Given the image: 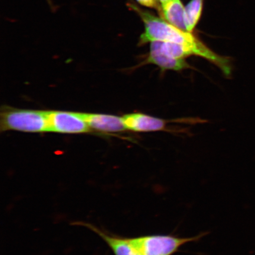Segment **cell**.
I'll use <instances>...</instances> for the list:
<instances>
[{
	"mask_svg": "<svg viewBox=\"0 0 255 255\" xmlns=\"http://www.w3.org/2000/svg\"><path fill=\"white\" fill-rule=\"evenodd\" d=\"M127 5L139 16L144 24V31L139 37V45L154 41L180 44L190 48L195 56L202 57L214 64L226 76L231 75V60L213 52L193 33L175 27L163 18L140 8L133 2H128Z\"/></svg>",
	"mask_w": 255,
	"mask_h": 255,
	"instance_id": "6da1fadb",
	"label": "cell"
},
{
	"mask_svg": "<svg viewBox=\"0 0 255 255\" xmlns=\"http://www.w3.org/2000/svg\"><path fill=\"white\" fill-rule=\"evenodd\" d=\"M1 131L50 132L49 111L17 109L4 106L0 114Z\"/></svg>",
	"mask_w": 255,
	"mask_h": 255,
	"instance_id": "7a4b0ae2",
	"label": "cell"
},
{
	"mask_svg": "<svg viewBox=\"0 0 255 255\" xmlns=\"http://www.w3.org/2000/svg\"><path fill=\"white\" fill-rule=\"evenodd\" d=\"M205 235L202 234L190 238H180L167 235H150L131 239L142 255H173L184 245L199 241Z\"/></svg>",
	"mask_w": 255,
	"mask_h": 255,
	"instance_id": "3957f363",
	"label": "cell"
},
{
	"mask_svg": "<svg viewBox=\"0 0 255 255\" xmlns=\"http://www.w3.org/2000/svg\"><path fill=\"white\" fill-rule=\"evenodd\" d=\"M50 132L77 134L91 131L84 113L49 111Z\"/></svg>",
	"mask_w": 255,
	"mask_h": 255,
	"instance_id": "277c9868",
	"label": "cell"
},
{
	"mask_svg": "<svg viewBox=\"0 0 255 255\" xmlns=\"http://www.w3.org/2000/svg\"><path fill=\"white\" fill-rule=\"evenodd\" d=\"M75 225L90 229L106 242L115 255H142L133 243L131 238H126L108 234L97 226L85 222H76Z\"/></svg>",
	"mask_w": 255,
	"mask_h": 255,
	"instance_id": "5b68a950",
	"label": "cell"
},
{
	"mask_svg": "<svg viewBox=\"0 0 255 255\" xmlns=\"http://www.w3.org/2000/svg\"><path fill=\"white\" fill-rule=\"evenodd\" d=\"M123 117L127 130L137 132L159 131L166 128L167 121L142 113L126 114Z\"/></svg>",
	"mask_w": 255,
	"mask_h": 255,
	"instance_id": "8992f818",
	"label": "cell"
},
{
	"mask_svg": "<svg viewBox=\"0 0 255 255\" xmlns=\"http://www.w3.org/2000/svg\"><path fill=\"white\" fill-rule=\"evenodd\" d=\"M89 128L95 131L105 133L120 132L127 130L123 117L112 115L84 113Z\"/></svg>",
	"mask_w": 255,
	"mask_h": 255,
	"instance_id": "52a82bcc",
	"label": "cell"
},
{
	"mask_svg": "<svg viewBox=\"0 0 255 255\" xmlns=\"http://www.w3.org/2000/svg\"><path fill=\"white\" fill-rule=\"evenodd\" d=\"M162 18L179 29L187 31L184 22V7L181 0H170L161 5Z\"/></svg>",
	"mask_w": 255,
	"mask_h": 255,
	"instance_id": "ba28073f",
	"label": "cell"
},
{
	"mask_svg": "<svg viewBox=\"0 0 255 255\" xmlns=\"http://www.w3.org/2000/svg\"><path fill=\"white\" fill-rule=\"evenodd\" d=\"M145 63L153 64L158 66L162 71L171 70V71H180L190 68L189 64L185 59H175L169 57L151 47H150V50Z\"/></svg>",
	"mask_w": 255,
	"mask_h": 255,
	"instance_id": "9c48e42d",
	"label": "cell"
},
{
	"mask_svg": "<svg viewBox=\"0 0 255 255\" xmlns=\"http://www.w3.org/2000/svg\"><path fill=\"white\" fill-rule=\"evenodd\" d=\"M204 0H191L184 7V22L187 31L193 33L198 24L203 8Z\"/></svg>",
	"mask_w": 255,
	"mask_h": 255,
	"instance_id": "30bf717a",
	"label": "cell"
},
{
	"mask_svg": "<svg viewBox=\"0 0 255 255\" xmlns=\"http://www.w3.org/2000/svg\"><path fill=\"white\" fill-rule=\"evenodd\" d=\"M139 4L144 7L157 9L158 11L161 9V4L159 0H136Z\"/></svg>",
	"mask_w": 255,
	"mask_h": 255,
	"instance_id": "8fae6325",
	"label": "cell"
},
{
	"mask_svg": "<svg viewBox=\"0 0 255 255\" xmlns=\"http://www.w3.org/2000/svg\"><path fill=\"white\" fill-rule=\"evenodd\" d=\"M169 1H170V0H159V2H160L161 5L162 4H164L165 3H166Z\"/></svg>",
	"mask_w": 255,
	"mask_h": 255,
	"instance_id": "7c38bea8",
	"label": "cell"
},
{
	"mask_svg": "<svg viewBox=\"0 0 255 255\" xmlns=\"http://www.w3.org/2000/svg\"><path fill=\"white\" fill-rule=\"evenodd\" d=\"M48 1H49V2H50V0H48Z\"/></svg>",
	"mask_w": 255,
	"mask_h": 255,
	"instance_id": "4fadbf2b",
	"label": "cell"
}]
</instances>
